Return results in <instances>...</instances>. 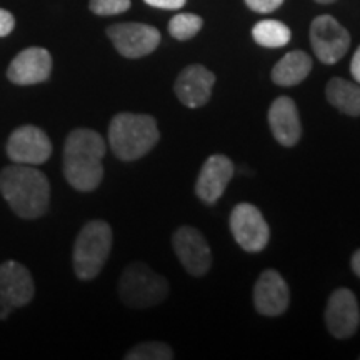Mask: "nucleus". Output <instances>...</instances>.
I'll list each match as a JSON object with an SVG mask.
<instances>
[{"instance_id": "9d476101", "label": "nucleus", "mask_w": 360, "mask_h": 360, "mask_svg": "<svg viewBox=\"0 0 360 360\" xmlns=\"http://www.w3.org/2000/svg\"><path fill=\"white\" fill-rule=\"evenodd\" d=\"M174 250L191 276L200 277L212 265V252L205 237L193 227H180L174 233Z\"/></svg>"}, {"instance_id": "4be33fe9", "label": "nucleus", "mask_w": 360, "mask_h": 360, "mask_svg": "<svg viewBox=\"0 0 360 360\" xmlns=\"http://www.w3.org/2000/svg\"><path fill=\"white\" fill-rule=\"evenodd\" d=\"M127 360H170L174 359V350L169 347L164 342H143L139 344L137 347L129 350L125 355Z\"/></svg>"}, {"instance_id": "bb28decb", "label": "nucleus", "mask_w": 360, "mask_h": 360, "mask_svg": "<svg viewBox=\"0 0 360 360\" xmlns=\"http://www.w3.org/2000/svg\"><path fill=\"white\" fill-rule=\"evenodd\" d=\"M350 72H352V77L355 79V82L360 84V47L355 51L352 62H350Z\"/></svg>"}, {"instance_id": "b1692460", "label": "nucleus", "mask_w": 360, "mask_h": 360, "mask_svg": "<svg viewBox=\"0 0 360 360\" xmlns=\"http://www.w3.org/2000/svg\"><path fill=\"white\" fill-rule=\"evenodd\" d=\"M245 4L254 12L270 13L277 11V8L283 4V0H245Z\"/></svg>"}, {"instance_id": "aec40b11", "label": "nucleus", "mask_w": 360, "mask_h": 360, "mask_svg": "<svg viewBox=\"0 0 360 360\" xmlns=\"http://www.w3.org/2000/svg\"><path fill=\"white\" fill-rule=\"evenodd\" d=\"M252 37L262 47L278 49L290 42V29L278 20H260L252 29Z\"/></svg>"}, {"instance_id": "9b49d317", "label": "nucleus", "mask_w": 360, "mask_h": 360, "mask_svg": "<svg viewBox=\"0 0 360 360\" xmlns=\"http://www.w3.org/2000/svg\"><path fill=\"white\" fill-rule=\"evenodd\" d=\"M326 323L328 332L337 339H347L357 332L360 310L352 290L337 289L330 295L326 309Z\"/></svg>"}, {"instance_id": "f257e3e1", "label": "nucleus", "mask_w": 360, "mask_h": 360, "mask_svg": "<svg viewBox=\"0 0 360 360\" xmlns=\"http://www.w3.org/2000/svg\"><path fill=\"white\" fill-rule=\"evenodd\" d=\"M105 141L90 129L72 130L64 147V175L75 191L90 192L101 186Z\"/></svg>"}, {"instance_id": "f3484780", "label": "nucleus", "mask_w": 360, "mask_h": 360, "mask_svg": "<svg viewBox=\"0 0 360 360\" xmlns=\"http://www.w3.org/2000/svg\"><path fill=\"white\" fill-rule=\"evenodd\" d=\"M269 125L278 143L292 147L302 135L300 117L290 97H277L269 109Z\"/></svg>"}, {"instance_id": "20e7f679", "label": "nucleus", "mask_w": 360, "mask_h": 360, "mask_svg": "<svg viewBox=\"0 0 360 360\" xmlns=\"http://www.w3.org/2000/svg\"><path fill=\"white\" fill-rule=\"evenodd\" d=\"M112 229L103 220H92L80 231L74 245V270L82 281L96 278L109 259Z\"/></svg>"}, {"instance_id": "f8f14e48", "label": "nucleus", "mask_w": 360, "mask_h": 360, "mask_svg": "<svg viewBox=\"0 0 360 360\" xmlns=\"http://www.w3.org/2000/svg\"><path fill=\"white\" fill-rule=\"evenodd\" d=\"M34 281L30 272L15 260L0 265V304L4 310L24 307L34 297Z\"/></svg>"}, {"instance_id": "0eeeda50", "label": "nucleus", "mask_w": 360, "mask_h": 360, "mask_svg": "<svg viewBox=\"0 0 360 360\" xmlns=\"http://www.w3.org/2000/svg\"><path fill=\"white\" fill-rule=\"evenodd\" d=\"M107 35L115 45L117 52L127 58H141L152 53L160 44V32L152 25L127 22L107 29Z\"/></svg>"}, {"instance_id": "39448f33", "label": "nucleus", "mask_w": 360, "mask_h": 360, "mask_svg": "<svg viewBox=\"0 0 360 360\" xmlns=\"http://www.w3.org/2000/svg\"><path fill=\"white\" fill-rule=\"evenodd\" d=\"M119 295L129 307H154L167 299L169 282L146 264L134 262L120 277Z\"/></svg>"}, {"instance_id": "cd10ccee", "label": "nucleus", "mask_w": 360, "mask_h": 360, "mask_svg": "<svg viewBox=\"0 0 360 360\" xmlns=\"http://www.w3.org/2000/svg\"><path fill=\"white\" fill-rule=\"evenodd\" d=\"M352 269H354V272L360 277V249L355 252L354 257H352Z\"/></svg>"}, {"instance_id": "ddd939ff", "label": "nucleus", "mask_w": 360, "mask_h": 360, "mask_svg": "<svg viewBox=\"0 0 360 360\" xmlns=\"http://www.w3.org/2000/svg\"><path fill=\"white\" fill-rule=\"evenodd\" d=\"M233 175V164L229 157L214 154L204 162L195 184L197 197L205 204L212 205L227 188Z\"/></svg>"}, {"instance_id": "393cba45", "label": "nucleus", "mask_w": 360, "mask_h": 360, "mask_svg": "<svg viewBox=\"0 0 360 360\" xmlns=\"http://www.w3.org/2000/svg\"><path fill=\"white\" fill-rule=\"evenodd\" d=\"M15 27V19L8 11L0 8V37H7Z\"/></svg>"}, {"instance_id": "6ab92c4d", "label": "nucleus", "mask_w": 360, "mask_h": 360, "mask_svg": "<svg viewBox=\"0 0 360 360\" xmlns=\"http://www.w3.org/2000/svg\"><path fill=\"white\" fill-rule=\"evenodd\" d=\"M327 101L344 114L359 117L360 115V87L349 80L335 77L327 84Z\"/></svg>"}, {"instance_id": "7ed1b4c3", "label": "nucleus", "mask_w": 360, "mask_h": 360, "mask_svg": "<svg viewBox=\"0 0 360 360\" xmlns=\"http://www.w3.org/2000/svg\"><path fill=\"white\" fill-rule=\"evenodd\" d=\"M160 139L154 117L122 112L112 119L109 143L120 160L132 162L143 157L157 146Z\"/></svg>"}, {"instance_id": "412c9836", "label": "nucleus", "mask_w": 360, "mask_h": 360, "mask_svg": "<svg viewBox=\"0 0 360 360\" xmlns=\"http://www.w3.org/2000/svg\"><path fill=\"white\" fill-rule=\"evenodd\" d=\"M204 25V20L195 13H177L169 22V32L177 40H188L195 37Z\"/></svg>"}, {"instance_id": "a211bd4d", "label": "nucleus", "mask_w": 360, "mask_h": 360, "mask_svg": "<svg viewBox=\"0 0 360 360\" xmlns=\"http://www.w3.org/2000/svg\"><path fill=\"white\" fill-rule=\"evenodd\" d=\"M312 70V60L304 51H292L277 62L272 70V80L281 87L300 84Z\"/></svg>"}, {"instance_id": "dca6fc26", "label": "nucleus", "mask_w": 360, "mask_h": 360, "mask_svg": "<svg viewBox=\"0 0 360 360\" xmlns=\"http://www.w3.org/2000/svg\"><path fill=\"white\" fill-rule=\"evenodd\" d=\"M215 75L204 65H188L175 80V96L186 107L197 109L205 105L212 96Z\"/></svg>"}, {"instance_id": "6e6552de", "label": "nucleus", "mask_w": 360, "mask_h": 360, "mask_svg": "<svg viewBox=\"0 0 360 360\" xmlns=\"http://www.w3.org/2000/svg\"><path fill=\"white\" fill-rule=\"evenodd\" d=\"M231 231L237 244L247 252H260L269 244V225L262 212L252 204L236 205L231 215Z\"/></svg>"}, {"instance_id": "f03ea898", "label": "nucleus", "mask_w": 360, "mask_h": 360, "mask_svg": "<svg viewBox=\"0 0 360 360\" xmlns=\"http://www.w3.org/2000/svg\"><path fill=\"white\" fill-rule=\"evenodd\" d=\"M0 193L19 217L34 220L47 212L51 184L39 169L13 164L0 172Z\"/></svg>"}, {"instance_id": "a878e982", "label": "nucleus", "mask_w": 360, "mask_h": 360, "mask_svg": "<svg viewBox=\"0 0 360 360\" xmlns=\"http://www.w3.org/2000/svg\"><path fill=\"white\" fill-rule=\"evenodd\" d=\"M150 7L165 8V11H177L186 6V0H143Z\"/></svg>"}, {"instance_id": "4468645a", "label": "nucleus", "mask_w": 360, "mask_h": 360, "mask_svg": "<svg viewBox=\"0 0 360 360\" xmlns=\"http://www.w3.org/2000/svg\"><path fill=\"white\" fill-rule=\"evenodd\" d=\"M52 57L42 47H30L22 51L11 62L7 77L15 85H35L51 77Z\"/></svg>"}, {"instance_id": "1a4fd4ad", "label": "nucleus", "mask_w": 360, "mask_h": 360, "mask_svg": "<svg viewBox=\"0 0 360 360\" xmlns=\"http://www.w3.org/2000/svg\"><path fill=\"white\" fill-rule=\"evenodd\" d=\"M52 154L51 139L35 125H22L7 141V155L13 164L40 165Z\"/></svg>"}, {"instance_id": "c85d7f7f", "label": "nucleus", "mask_w": 360, "mask_h": 360, "mask_svg": "<svg viewBox=\"0 0 360 360\" xmlns=\"http://www.w3.org/2000/svg\"><path fill=\"white\" fill-rule=\"evenodd\" d=\"M315 2H319V4H332V2H335V0H315Z\"/></svg>"}, {"instance_id": "423d86ee", "label": "nucleus", "mask_w": 360, "mask_h": 360, "mask_svg": "<svg viewBox=\"0 0 360 360\" xmlns=\"http://www.w3.org/2000/svg\"><path fill=\"white\" fill-rule=\"evenodd\" d=\"M310 42L319 60L332 65L347 53L350 34L332 15H319L310 25Z\"/></svg>"}, {"instance_id": "5701e85b", "label": "nucleus", "mask_w": 360, "mask_h": 360, "mask_svg": "<svg viewBox=\"0 0 360 360\" xmlns=\"http://www.w3.org/2000/svg\"><path fill=\"white\" fill-rule=\"evenodd\" d=\"M130 8V0H90V11L97 15H117Z\"/></svg>"}, {"instance_id": "2eb2a0df", "label": "nucleus", "mask_w": 360, "mask_h": 360, "mask_svg": "<svg viewBox=\"0 0 360 360\" xmlns=\"http://www.w3.org/2000/svg\"><path fill=\"white\" fill-rule=\"evenodd\" d=\"M289 287L277 270H264L254 287V305L259 314L277 317L289 307Z\"/></svg>"}]
</instances>
